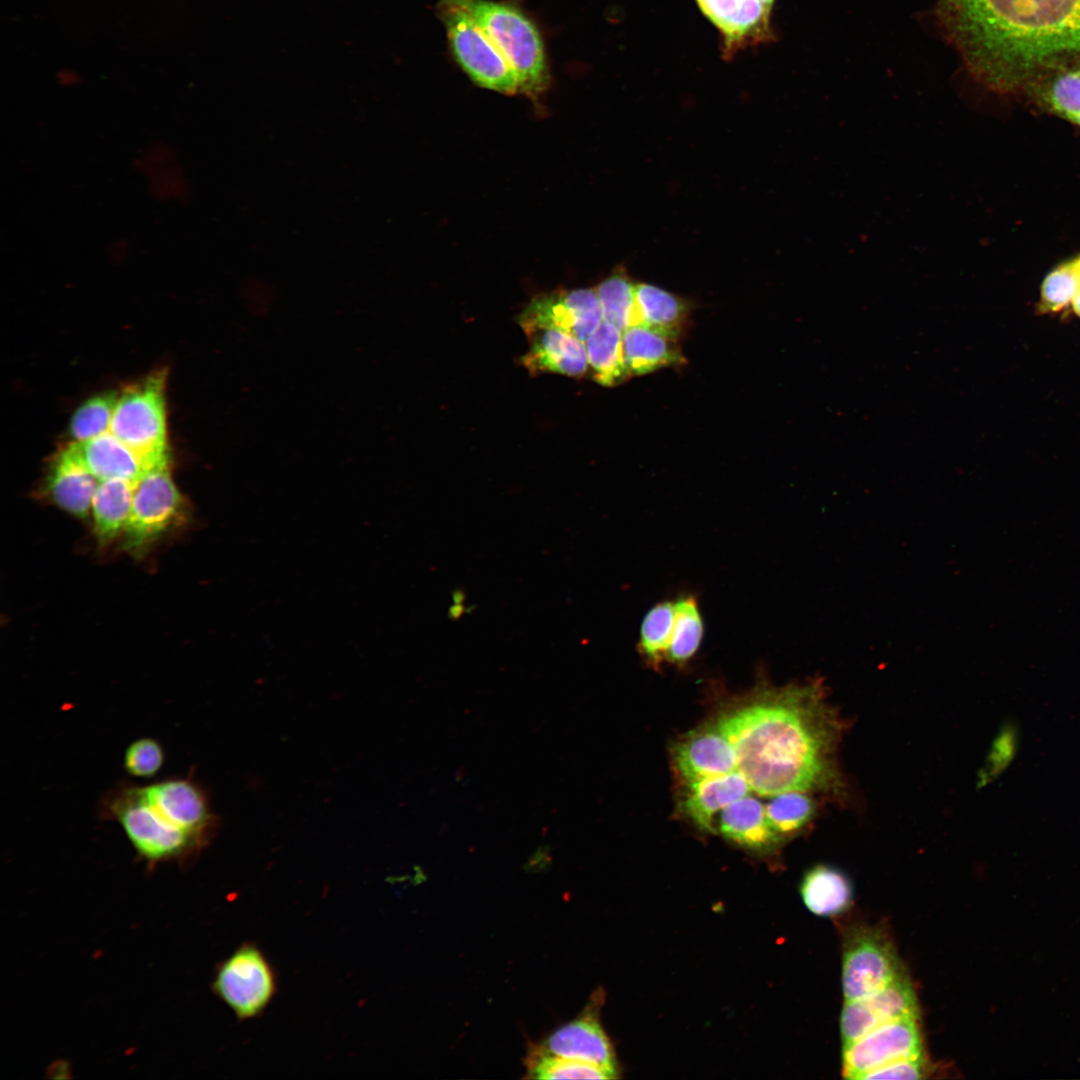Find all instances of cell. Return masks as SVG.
Instances as JSON below:
<instances>
[{
	"label": "cell",
	"instance_id": "obj_37",
	"mask_svg": "<svg viewBox=\"0 0 1080 1080\" xmlns=\"http://www.w3.org/2000/svg\"><path fill=\"white\" fill-rule=\"evenodd\" d=\"M927 1072L926 1059L923 1054L902 1058L882 1065L867 1074L861 1080L869 1079H900L914 1080L925 1077Z\"/></svg>",
	"mask_w": 1080,
	"mask_h": 1080
},
{
	"label": "cell",
	"instance_id": "obj_41",
	"mask_svg": "<svg viewBox=\"0 0 1080 1080\" xmlns=\"http://www.w3.org/2000/svg\"><path fill=\"white\" fill-rule=\"evenodd\" d=\"M761 1L766 7H768L770 10H772L775 0H761Z\"/></svg>",
	"mask_w": 1080,
	"mask_h": 1080
},
{
	"label": "cell",
	"instance_id": "obj_17",
	"mask_svg": "<svg viewBox=\"0 0 1080 1080\" xmlns=\"http://www.w3.org/2000/svg\"><path fill=\"white\" fill-rule=\"evenodd\" d=\"M527 337L530 346L521 364L531 375L556 373L579 378L589 370L584 341L556 329H537Z\"/></svg>",
	"mask_w": 1080,
	"mask_h": 1080
},
{
	"label": "cell",
	"instance_id": "obj_5",
	"mask_svg": "<svg viewBox=\"0 0 1080 1080\" xmlns=\"http://www.w3.org/2000/svg\"><path fill=\"white\" fill-rule=\"evenodd\" d=\"M166 370L127 386L118 397L109 431L147 471L169 462L165 409Z\"/></svg>",
	"mask_w": 1080,
	"mask_h": 1080
},
{
	"label": "cell",
	"instance_id": "obj_6",
	"mask_svg": "<svg viewBox=\"0 0 1080 1080\" xmlns=\"http://www.w3.org/2000/svg\"><path fill=\"white\" fill-rule=\"evenodd\" d=\"M279 988L276 970L255 942H244L219 962L211 981L213 994L240 1022L264 1014Z\"/></svg>",
	"mask_w": 1080,
	"mask_h": 1080
},
{
	"label": "cell",
	"instance_id": "obj_8",
	"mask_svg": "<svg viewBox=\"0 0 1080 1080\" xmlns=\"http://www.w3.org/2000/svg\"><path fill=\"white\" fill-rule=\"evenodd\" d=\"M184 500L171 477L169 462L147 471L136 483L123 546L142 554L183 516Z\"/></svg>",
	"mask_w": 1080,
	"mask_h": 1080
},
{
	"label": "cell",
	"instance_id": "obj_38",
	"mask_svg": "<svg viewBox=\"0 0 1080 1080\" xmlns=\"http://www.w3.org/2000/svg\"><path fill=\"white\" fill-rule=\"evenodd\" d=\"M1017 746V734L1014 726L1008 725L993 744L989 755L984 778L996 777L1013 759ZM983 778V779H984Z\"/></svg>",
	"mask_w": 1080,
	"mask_h": 1080
},
{
	"label": "cell",
	"instance_id": "obj_13",
	"mask_svg": "<svg viewBox=\"0 0 1080 1080\" xmlns=\"http://www.w3.org/2000/svg\"><path fill=\"white\" fill-rule=\"evenodd\" d=\"M916 1016L919 1009L909 977L903 973L886 987L859 999L845 1001L840 1019L843 1046L892 1021Z\"/></svg>",
	"mask_w": 1080,
	"mask_h": 1080
},
{
	"label": "cell",
	"instance_id": "obj_29",
	"mask_svg": "<svg viewBox=\"0 0 1080 1080\" xmlns=\"http://www.w3.org/2000/svg\"><path fill=\"white\" fill-rule=\"evenodd\" d=\"M527 1073L533 1079H615L618 1073L585 1061L551 1055L534 1048L528 1056Z\"/></svg>",
	"mask_w": 1080,
	"mask_h": 1080
},
{
	"label": "cell",
	"instance_id": "obj_22",
	"mask_svg": "<svg viewBox=\"0 0 1080 1080\" xmlns=\"http://www.w3.org/2000/svg\"><path fill=\"white\" fill-rule=\"evenodd\" d=\"M718 827L725 838L756 850L770 848L780 839L768 822L763 803L749 794L721 810Z\"/></svg>",
	"mask_w": 1080,
	"mask_h": 1080
},
{
	"label": "cell",
	"instance_id": "obj_18",
	"mask_svg": "<svg viewBox=\"0 0 1080 1080\" xmlns=\"http://www.w3.org/2000/svg\"><path fill=\"white\" fill-rule=\"evenodd\" d=\"M674 762L687 782L737 771L734 749L716 725L685 737L674 750Z\"/></svg>",
	"mask_w": 1080,
	"mask_h": 1080
},
{
	"label": "cell",
	"instance_id": "obj_19",
	"mask_svg": "<svg viewBox=\"0 0 1080 1080\" xmlns=\"http://www.w3.org/2000/svg\"><path fill=\"white\" fill-rule=\"evenodd\" d=\"M687 784L684 811L698 827L706 831H713V818L718 812L751 791L738 771Z\"/></svg>",
	"mask_w": 1080,
	"mask_h": 1080
},
{
	"label": "cell",
	"instance_id": "obj_11",
	"mask_svg": "<svg viewBox=\"0 0 1080 1080\" xmlns=\"http://www.w3.org/2000/svg\"><path fill=\"white\" fill-rule=\"evenodd\" d=\"M919 1017L883 1024L843 1046L845 1078L861 1080L868 1072L902 1058L923 1054Z\"/></svg>",
	"mask_w": 1080,
	"mask_h": 1080
},
{
	"label": "cell",
	"instance_id": "obj_12",
	"mask_svg": "<svg viewBox=\"0 0 1080 1080\" xmlns=\"http://www.w3.org/2000/svg\"><path fill=\"white\" fill-rule=\"evenodd\" d=\"M155 808L185 832L207 845L214 839L219 819L212 812L205 789L192 776H172L144 786Z\"/></svg>",
	"mask_w": 1080,
	"mask_h": 1080
},
{
	"label": "cell",
	"instance_id": "obj_16",
	"mask_svg": "<svg viewBox=\"0 0 1080 1080\" xmlns=\"http://www.w3.org/2000/svg\"><path fill=\"white\" fill-rule=\"evenodd\" d=\"M60 454L85 468L100 481L121 478L138 482L147 472L139 457L110 431L87 440L74 441Z\"/></svg>",
	"mask_w": 1080,
	"mask_h": 1080
},
{
	"label": "cell",
	"instance_id": "obj_36",
	"mask_svg": "<svg viewBox=\"0 0 1080 1080\" xmlns=\"http://www.w3.org/2000/svg\"><path fill=\"white\" fill-rule=\"evenodd\" d=\"M165 762L161 743L152 737H142L131 742L124 752L123 767L127 774L137 778H152Z\"/></svg>",
	"mask_w": 1080,
	"mask_h": 1080
},
{
	"label": "cell",
	"instance_id": "obj_1",
	"mask_svg": "<svg viewBox=\"0 0 1080 1080\" xmlns=\"http://www.w3.org/2000/svg\"><path fill=\"white\" fill-rule=\"evenodd\" d=\"M935 12L992 91L1031 89L1080 56V0H937Z\"/></svg>",
	"mask_w": 1080,
	"mask_h": 1080
},
{
	"label": "cell",
	"instance_id": "obj_14",
	"mask_svg": "<svg viewBox=\"0 0 1080 1080\" xmlns=\"http://www.w3.org/2000/svg\"><path fill=\"white\" fill-rule=\"evenodd\" d=\"M721 35L722 56L729 60L749 46L774 39L771 10L761 0H695Z\"/></svg>",
	"mask_w": 1080,
	"mask_h": 1080
},
{
	"label": "cell",
	"instance_id": "obj_34",
	"mask_svg": "<svg viewBox=\"0 0 1080 1080\" xmlns=\"http://www.w3.org/2000/svg\"><path fill=\"white\" fill-rule=\"evenodd\" d=\"M1078 290V282L1072 260L1065 262L1044 278L1040 300L1037 304L1039 314L1058 313L1072 305Z\"/></svg>",
	"mask_w": 1080,
	"mask_h": 1080
},
{
	"label": "cell",
	"instance_id": "obj_31",
	"mask_svg": "<svg viewBox=\"0 0 1080 1080\" xmlns=\"http://www.w3.org/2000/svg\"><path fill=\"white\" fill-rule=\"evenodd\" d=\"M674 618V602L661 601L648 610L641 622L638 648L652 665L658 666L667 656Z\"/></svg>",
	"mask_w": 1080,
	"mask_h": 1080
},
{
	"label": "cell",
	"instance_id": "obj_23",
	"mask_svg": "<svg viewBox=\"0 0 1080 1080\" xmlns=\"http://www.w3.org/2000/svg\"><path fill=\"white\" fill-rule=\"evenodd\" d=\"M100 480L61 454L55 458L47 480L49 496L61 509L78 518L91 512Z\"/></svg>",
	"mask_w": 1080,
	"mask_h": 1080
},
{
	"label": "cell",
	"instance_id": "obj_10",
	"mask_svg": "<svg viewBox=\"0 0 1080 1080\" xmlns=\"http://www.w3.org/2000/svg\"><path fill=\"white\" fill-rule=\"evenodd\" d=\"M517 321L525 334L556 329L586 341L603 321L594 288L556 289L534 296Z\"/></svg>",
	"mask_w": 1080,
	"mask_h": 1080
},
{
	"label": "cell",
	"instance_id": "obj_39",
	"mask_svg": "<svg viewBox=\"0 0 1080 1080\" xmlns=\"http://www.w3.org/2000/svg\"><path fill=\"white\" fill-rule=\"evenodd\" d=\"M1072 263H1073L1074 271H1075V274H1076V278H1077V282H1078V290H1079L1080 289V256H1078L1075 259H1072Z\"/></svg>",
	"mask_w": 1080,
	"mask_h": 1080
},
{
	"label": "cell",
	"instance_id": "obj_4",
	"mask_svg": "<svg viewBox=\"0 0 1080 1080\" xmlns=\"http://www.w3.org/2000/svg\"><path fill=\"white\" fill-rule=\"evenodd\" d=\"M465 9L514 71L519 93L539 97L550 84L541 34L533 20L509 2L452 0Z\"/></svg>",
	"mask_w": 1080,
	"mask_h": 1080
},
{
	"label": "cell",
	"instance_id": "obj_21",
	"mask_svg": "<svg viewBox=\"0 0 1080 1080\" xmlns=\"http://www.w3.org/2000/svg\"><path fill=\"white\" fill-rule=\"evenodd\" d=\"M677 341L641 324L624 330L623 351L631 374L644 375L686 363Z\"/></svg>",
	"mask_w": 1080,
	"mask_h": 1080
},
{
	"label": "cell",
	"instance_id": "obj_9",
	"mask_svg": "<svg viewBox=\"0 0 1080 1080\" xmlns=\"http://www.w3.org/2000/svg\"><path fill=\"white\" fill-rule=\"evenodd\" d=\"M903 973L895 947L882 930L859 927L848 934L842 958L845 1001L868 996Z\"/></svg>",
	"mask_w": 1080,
	"mask_h": 1080
},
{
	"label": "cell",
	"instance_id": "obj_26",
	"mask_svg": "<svg viewBox=\"0 0 1080 1080\" xmlns=\"http://www.w3.org/2000/svg\"><path fill=\"white\" fill-rule=\"evenodd\" d=\"M585 346L589 369L597 383L612 387L632 376L624 357L622 331L616 326L603 320Z\"/></svg>",
	"mask_w": 1080,
	"mask_h": 1080
},
{
	"label": "cell",
	"instance_id": "obj_32",
	"mask_svg": "<svg viewBox=\"0 0 1080 1080\" xmlns=\"http://www.w3.org/2000/svg\"><path fill=\"white\" fill-rule=\"evenodd\" d=\"M772 797L765 805V812L770 826L780 837L797 832L813 815V802L804 791H787Z\"/></svg>",
	"mask_w": 1080,
	"mask_h": 1080
},
{
	"label": "cell",
	"instance_id": "obj_35",
	"mask_svg": "<svg viewBox=\"0 0 1080 1080\" xmlns=\"http://www.w3.org/2000/svg\"><path fill=\"white\" fill-rule=\"evenodd\" d=\"M152 152L156 158L150 153H145L143 156L145 168L151 174L148 176L151 192L160 198L167 196L168 198L176 197L177 199V194L185 196L187 186L185 175L181 168L177 166L175 160L170 158L171 153L167 150L164 156L161 157L164 153L161 152L159 158L160 154L155 153L156 151H153V148Z\"/></svg>",
	"mask_w": 1080,
	"mask_h": 1080
},
{
	"label": "cell",
	"instance_id": "obj_2",
	"mask_svg": "<svg viewBox=\"0 0 1080 1080\" xmlns=\"http://www.w3.org/2000/svg\"><path fill=\"white\" fill-rule=\"evenodd\" d=\"M716 726L734 749L737 771L760 796L825 788L834 778L838 728L817 684L765 689Z\"/></svg>",
	"mask_w": 1080,
	"mask_h": 1080
},
{
	"label": "cell",
	"instance_id": "obj_33",
	"mask_svg": "<svg viewBox=\"0 0 1080 1080\" xmlns=\"http://www.w3.org/2000/svg\"><path fill=\"white\" fill-rule=\"evenodd\" d=\"M117 400L115 392H107L85 401L76 410L70 423V433L74 440H87L109 431Z\"/></svg>",
	"mask_w": 1080,
	"mask_h": 1080
},
{
	"label": "cell",
	"instance_id": "obj_24",
	"mask_svg": "<svg viewBox=\"0 0 1080 1080\" xmlns=\"http://www.w3.org/2000/svg\"><path fill=\"white\" fill-rule=\"evenodd\" d=\"M136 483L121 478L99 482L91 513L94 533L100 544L109 543L124 531L132 510Z\"/></svg>",
	"mask_w": 1080,
	"mask_h": 1080
},
{
	"label": "cell",
	"instance_id": "obj_30",
	"mask_svg": "<svg viewBox=\"0 0 1080 1080\" xmlns=\"http://www.w3.org/2000/svg\"><path fill=\"white\" fill-rule=\"evenodd\" d=\"M1031 89L1051 111L1080 125V76L1075 72L1064 67Z\"/></svg>",
	"mask_w": 1080,
	"mask_h": 1080
},
{
	"label": "cell",
	"instance_id": "obj_7",
	"mask_svg": "<svg viewBox=\"0 0 1080 1080\" xmlns=\"http://www.w3.org/2000/svg\"><path fill=\"white\" fill-rule=\"evenodd\" d=\"M437 14L452 56L475 84L506 95L519 93L514 71L465 9L452 0H440Z\"/></svg>",
	"mask_w": 1080,
	"mask_h": 1080
},
{
	"label": "cell",
	"instance_id": "obj_27",
	"mask_svg": "<svg viewBox=\"0 0 1080 1080\" xmlns=\"http://www.w3.org/2000/svg\"><path fill=\"white\" fill-rule=\"evenodd\" d=\"M635 285L625 267L618 266L594 288L603 320L622 332L637 325Z\"/></svg>",
	"mask_w": 1080,
	"mask_h": 1080
},
{
	"label": "cell",
	"instance_id": "obj_40",
	"mask_svg": "<svg viewBox=\"0 0 1080 1080\" xmlns=\"http://www.w3.org/2000/svg\"><path fill=\"white\" fill-rule=\"evenodd\" d=\"M1072 307L1074 312L1080 317V289L1077 291L1074 297Z\"/></svg>",
	"mask_w": 1080,
	"mask_h": 1080
},
{
	"label": "cell",
	"instance_id": "obj_25",
	"mask_svg": "<svg viewBox=\"0 0 1080 1080\" xmlns=\"http://www.w3.org/2000/svg\"><path fill=\"white\" fill-rule=\"evenodd\" d=\"M800 893L808 910L818 916L844 912L852 900V886L847 876L828 865H817L804 876Z\"/></svg>",
	"mask_w": 1080,
	"mask_h": 1080
},
{
	"label": "cell",
	"instance_id": "obj_15",
	"mask_svg": "<svg viewBox=\"0 0 1080 1080\" xmlns=\"http://www.w3.org/2000/svg\"><path fill=\"white\" fill-rule=\"evenodd\" d=\"M601 993L574 1020L551 1033L538 1048L551 1055L589 1062L619 1073L613 1045L603 1029Z\"/></svg>",
	"mask_w": 1080,
	"mask_h": 1080
},
{
	"label": "cell",
	"instance_id": "obj_20",
	"mask_svg": "<svg viewBox=\"0 0 1080 1080\" xmlns=\"http://www.w3.org/2000/svg\"><path fill=\"white\" fill-rule=\"evenodd\" d=\"M637 325L647 326L678 340L690 321L689 301L659 286L639 282L635 285Z\"/></svg>",
	"mask_w": 1080,
	"mask_h": 1080
},
{
	"label": "cell",
	"instance_id": "obj_3",
	"mask_svg": "<svg viewBox=\"0 0 1080 1080\" xmlns=\"http://www.w3.org/2000/svg\"><path fill=\"white\" fill-rule=\"evenodd\" d=\"M99 813L119 823L137 856L151 869L165 862L188 865L208 846L169 822L150 802L144 786L116 784L101 798Z\"/></svg>",
	"mask_w": 1080,
	"mask_h": 1080
},
{
	"label": "cell",
	"instance_id": "obj_28",
	"mask_svg": "<svg viewBox=\"0 0 1080 1080\" xmlns=\"http://www.w3.org/2000/svg\"><path fill=\"white\" fill-rule=\"evenodd\" d=\"M674 609V625L666 659L683 665L696 654L701 645L704 622L698 602L692 595L679 597L674 602Z\"/></svg>",
	"mask_w": 1080,
	"mask_h": 1080
}]
</instances>
